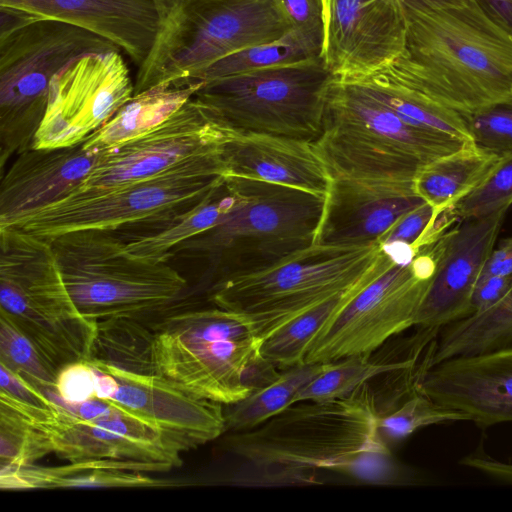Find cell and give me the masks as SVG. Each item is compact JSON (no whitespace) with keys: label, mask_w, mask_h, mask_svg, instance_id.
Here are the masks:
<instances>
[{"label":"cell","mask_w":512,"mask_h":512,"mask_svg":"<svg viewBox=\"0 0 512 512\" xmlns=\"http://www.w3.org/2000/svg\"><path fill=\"white\" fill-rule=\"evenodd\" d=\"M419 391L486 429L512 422V345L432 366Z\"/></svg>","instance_id":"cell-21"},{"label":"cell","mask_w":512,"mask_h":512,"mask_svg":"<svg viewBox=\"0 0 512 512\" xmlns=\"http://www.w3.org/2000/svg\"><path fill=\"white\" fill-rule=\"evenodd\" d=\"M53 452L48 436L12 409L0 405V465L25 466Z\"/></svg>","instance_id":"cell-36"},{"label":"cell","mask_w":512,"mask_h":512,"mask_svg":"<svg viewBox=\"0 0 512 512\" xmlns=\"http://www.w3.org/2000/svg\"><path fill=\"white\" fill-rule=\"evenodd\" d=\"M327 362H303L284 369L268 384L232 404L225 413L226 429L234 432L254 428L295 403L300 390L320 374Z\"/></svg>","instance_id":"cell-32"},{"label":"cell","mask_w":512,"mask_h":512,"mask_svg":"<svg viewBox=\"0 0 512 512\" xmlns=\"http://www.w3.org/2000/svg\"><path fill=\"white\" fill-rule=\"evenodd\" d=\"M348 82L361 86L413 126L473 142L465 115L432 101L380 72Z\"/></svg>","instance_id":"cell-30"},{"label":"cell","mask_w":512,"mask_h":512,"mask_svg":"<svg viewBox=\"0 0 512 512\" xmlns=\"http://www.w3.org/2000/svg\"><path fill=\"white\" fill-rule=\"evenodd\" d=\"M237 200L228 177L199 203L181 213L156 232L135 236L125 242L123 253L145 263L167 262L174 249L218 225Z\"/></svg>","instance_id":"cell-28"},{"label":"cell","mask_w":512,"mask_h":512,"mask_svg":"<svg viewBox=\"0 0 512 512\" xmlns=\"http://www.w3.org/2000/svg\"><path fill=\"white\" fill-rule=\"evenodd\" d=\"M488 474L497 483L512 485V463L494 458L488 465Z\"/></svg>","instance_id":"cell-45"},{"label":"cell","mask_w":512,"mask_h":512,"mask_svg":"<svg viewBox=\"0 0 512 512\" xmlns=\"http://www.w3.org/2000/svg\"><path fill=\"white\" fill-rule=\"evenodd\" d=\"M436 269L434 243L410 260H396L366 284L313 342L307 362L371 355L390 337L414 326Z\"/></svg>","instance_id":"cell-13"},{"label":"cell","mask_w":512,"mask_h":512,"mask_svg":"<svg viewBox=\"0 0 512 512\" xmlns=\"http://www.w3.org/2000/svg\"><path fill=\"white\" fill-rule=\"evenodd\" d=\"M0 364L41 391H53L58 369L8 317L0 313Z\"/></svg>","instance_id":"cell-34"},{"label":"cell","mask_w":512,"mask_h":512,"mask_svg":"<svg viewBox=\"0 0 512 512\" xmlns=\"http://www.w3.org/2000/svg\"><path fill=\"white\" fill-rule=\"evenodd\" d=\"M119 49L76 25L32 21L0 36V166L32 147L45 115L49 86L68 62L88 52Z\"/></svg>","instance_id":"cell-12"},{"label":"cell","mask_w":512,"mask_h":512,"mask_svg":"<svg viewBox=\"0 0 512 512\" xmlns=\"http://www.w3.org/2000/svg\"><path fill=\"white\" fill-rule=\"evenodd\" d=\"M468 1H479V0H468Z\"/></svg>","instance_id":"cell-47"},{"label":"cell","mask_w":512,"mask_h":512,"mask_svg":"<svg viewBox=\"0 0 512 512\" xmlns=\"http://www.w3.org/2000/svg\"><path fill=\"white\" fill-rule=\"evenodd\" d=\"M0 5L93 32L114 43L138 66L148 56L160 24L152 0H0Z\"/></svg>","instance_id":"cell-23"},{"label":"cell","mask_w":512,"mask_h":512,"mask_svg":"<svg viewBox=\"0 0 512 512\" xmlns=\"http://www.w3.org/2000/svg\"><path fill=\"white\" fill-rule=\"evenodd\" d=\"M302 402L231 434L227 448L255 467L349 473L369 456L390 453L378 432L379 412L367 383L344 397Z\"/></svg>","instance_id":"cell-4"},{"label":"cell","mask_w":512,"mask_h":512,"mask_svg":"<svg viewBox=\"0 0 512 512\" xmlns=\"http://www.w3.org/2000/svg\"><path fill=\"white\" fill-rule=\"evenodd\" d=\"M44 393L57 404V413L35 427L48 436L59 457L69 462L112 459L171 468L182 464V451L163 433L113 402L93 398L68 403L52 391Z\"/></svg>","instance_id":"cell-16"},{"label":"cell","mask_w":512,"mask_h":512,"mask_svg":"<svg viewBox=\"0 0 512 512\" xmlns=\"http://www.w3.org/2000/svg\"><path fill=\"white\" fill-rule=\"evenodd\" d=\"M512 345V287L493 306L440 329L432 366Z\"/></svg>","instance_id":"cell-29"},{"label":"cell","mask_w":512,"mask_h":512,"mask_svg":"<svg viewBox=\"0 0 512 512\" xmlns=\"http://www.w3.org/2000/svg\"><path fill=\"white\" fill-rule=\"evenodd\" d=\"M134 90L120 49L77 56L50 82L45 115L32 148L82 143L115 115L134 95Z\"/></svg>","instance_id":"cell-15"},{"label":"cell","mask_w":512,"mask_h":512,"mask_svg":"<svg viewBox=\"0 0 512 512\" xmlns=\"http://www.w3.org/2000/svg\"><path fill=\"white\" fill-rule=\"evenodd\" d=\"M323 35L291 29L279 39L235 52L208 67L199 81L321 57Z\"/></svg>","instance_id":"cell-33"},{"label":"cell","mask_w":512,"mask_h":512,"mask_svg":"<svg viewBox=\"0 0 512 512\" xmlns=\"http://www.w3.org/2000/svg\"><path fill=\"white\" fill-rule=\"evenodd\" d=\"M291 29L277 0H180L160 21L134 94L166 81L198 80L215 62Z\"/></svg>","instance_id":"cell-6"},{"label":"cell","mask_w":512,"mask_h":512,"mask_svg":"<svg viewBox=\"0 0 512 512\" xmlns=\"http://www.w3.org/2000/svg\"><path fill=\"white\" fill-rule=\"evenodd\" d=\"M237 193L233 208L187 246L226 263L217 279L266 268L314 244L323 196L283 185L230 177ZM216 280V281H217Z\"/></svg>","instance_id":"cell-10"},{"label":"cell","mask_w":512,"mask_h":512,"mask_svg":"<svg viewBox=\"0 0 512 512\" xmlns=\"http://www.w3.org/2000/svg\"><path fill=\"white\" fill-rule=\"evenodd\" d=\"M423 202L413 181L331 179L314 244H378L397 220Z\"/></svg>","instance_id":"cell-20"},{"label":"cell","mask_w":512,"mask_h":512,"mask_svg":"<svg viewBox=\"0 0 512 512\" xmlns=\"http://www.w3.org/2000/svg\"><path fill=\"white\" fill-rule=\"evenodd\" d=\"M161 463L112 459L70 462L63 466H2V490L45 488H142L168 485L141 472L167 471Z\"/></svg>","instance_id":"cell-25"},{"label":"cell","mask_w":512,"mask_h":512,"mask_svg":"<svg viewBox=\"0 0 512 512\" xmlns=\"http://www.w3.org/2000/svg\"><path fill=\"white\" fill-rule=\"evenodd\" d=\"M321 57L337 79L353 81L396 62L406 52L401 0H322Z\"/></svg>","instance_id":"cell-17"},{"label":"cell","mask_w":512,"mask_h":512,"mask_svg":"<svg viewBox=\"0 0 512 512\" xmlns=\"http://www.w3.org/2000/svg\"><path fill=\"white\" fill-rule=\"evenodd\" d=\"M508 274H512V236L493 248L479 278Z\"/></svg>","instance_id":"cell-43"},{"label":"cell","mask_w":512,"mask_h":512,"mask_svg":"<svg viewBox=\"0 0 512 512\" xmlns=\"http://www.w3.org/2000/svg\"><path fill=\"white\" fill-rule=\"evenodd\" d=\"M150 328L161 374L197 398L232 405L279 374L261 357L262 339L239 313L217 306L183 310Z\"/></svg>","instance_id":"cell-3"},{"label":"cell","mask_w":512,"mask_h":512,"mask_svg":"<svg viewBox=\"0 0 512 512\" xmlns=\"http://www.w3.org/2000/svg\"><path fill=\"white\" fill-rule=\"evenodd\" d=\"M229 133L191 98L155 129L103 151L75 190L109 188L150 178L190 158L219 150Z\"/></svg>","instance_id":"cell-18"},{"label":"cell","mask_w":512,"mask_h":512,"mask_svg":"<svg viewBox=\"0 0 512 512\" xmlns=\"http://www.w3.org/2000/svg\"><path fill=\"white\" fill-rule=\"evenodd\" d=\"M512 205V151L504 153L488 176L451 210L457 220L490 215Z\"/></svg>","instance_id":"cell-37"},{"label":"cell","mask_w":512,"mask_h":512,"mask_svg":"<svg viewBox=\"0 0 512 512\" xmlns=\"http://www.w3.org/2000/svg\"><path fill=\"white\" fill-rule=\"evenodd\" d=\"M226 175L221 147L140 181L74 190L16 227L48 241L75 231H113L146 222L163 227L204 199Z\"/></svg>","instance_id":"cell-7"},{"label":"cell","mask_w":512,"mask_h":512,"mask_svg":"<svg viewBox=\"0 0 512 512\" xmlns=\"http://www.w3.org/2000/svg\"><path fill=\"white\" fill-rule=\"evenodd\" d=\"M508 209L463 220L435 243L436 269L414 326L442 328L471 314V298Z\"/></svg>","instance_id":"cell-19"},{"label":"cell","mask_w":512,"mask_h":512,"mask_svg":"<svg viewBox=\"0 0 512 512\" xmlns=\"http://www.w3.org/2000/svg\"><path fill=\"white\" fill-rule=\"evenodd\" d=\"M108 360L91 364L117 382L115 393L107 400L158 429L182 452L227 430L223 404L190 395L161 374L152 333L122 344Z\"/></svg>","instance_id":"cell-14"},{"label":"cell","mask_w":512,"mask_h":512,"mask_svg":"<svg viewBox=\"0 0 512 512\" xmlns=\"http://www.w3.org/2000/svg\"><path fill=\"white\" fill-rule=\"evenodd\" d=\"M0 405L6 406L32 425L52 420L57 404L43 391L0 364Z\"/></svg>","instance_id":"cell-38"},{"label":"cell","mask_w":512,"mask_h":512,"mask_svg":"<svg viewBox=\"0 0 512 512\" xmlns=\"http://www.w3.org/2000/svg\"><path fill=\"white\" fill-rule=\"evenodd\" d=\"M159 14L160 21L176 6L180 0H152Z\"/></svg>","instance_id":"cell-46"},{"label":"cell","mask_w":512,"mask_h":512,"mask_svg":"<svg viewBox=\"0 0 512 512\" xmlns=\"http://www.w3.org/2000/svg\"><path fill=\"white\" fill-rule=\"evenodd\" d=\"M334 78L318 57L206 81L192 98L227 132L313 144Z\"/></svg>","instance_id":"cell-9"},{"label":"cell","mask_w":512,"mask_h":512,"mask_svg":"<svg viewBox=\"0 0 512 512\" xmlns=\"http://www.w3.org/2000/svg\"><path fill=\"white\" fill-rule=\"evenodd\" d=\"M293 29L323 35L322 0H277Z\"/></svg>","instance_id":"cell-41"},{"label":"cell","mask_w":512,"mask_h":512,"mask_svg":"<svg viewBox=\"0 0 512 512\" xmlns=\"http://www.w3.org/2000/svg\"><path fill=\"white\" fill-rule=\"evenodd\" d=\"M53 393L68 403H81L96 398L95 368L86 361L63 366L58 372Z\"/></svg>","instance_id":"cell-40"},{"label":"cell","mask_w":512,"mask_h":512,"mask_svg":"<svg viewBox=\"0 0 512 512\" xmlns=\"http://www.w3.org/2000/svg\"><path fill=\"white\" fill-rule=\"evenodd\" d=\"M203 83L178 79L134 94L107 123L82 142L83 146L103 152L150 132L186 104Z\"/></svg>","instance_id":"cell-26"},{"label":"cell","mask_w":512,"mask_h":512,"mask_svg":"<svg viewBox=\"0 0 512 512\" xmlns=\"http://www.w3.org/2000/svg\"><path fill=\"white\" fill-rule=\"evenodd\" d=\"M473 142L489 151H512V102L465 115Z\"/></svg>","instance_id":"cell-39"},{"label":"cell","mask_w":512,"mask_h":512,"mask_svg":"<svg viewBox=\"0 0 512 512\" xmlns=\"http://www.w3.org/2000/svg\"><path fill=\"white\" fill-rule=\"evenodd\" d=\"M226 177H239L323 196L331 177L313 144L265 134L229 133L222 144Z\"/></svg>","instance_id":"cell-24"},{"label":"cell","mask_w":512,"mask_h":512,"mask_svg":"<svg viewBox=\"0 0 512 512\" xmlns=\"http://www.w3.org/2000/svg\"><path fill=\"white\" fill-rule=\"evenodd\" d=\"M49 242L74 304L95 323L159 311L187 286L167 262L145 263L126 256L125 242L112 231H75Z\"/></svg>","instance_id":"cell-11"},{"label":"cell","mask_w":512,"mask_h":512,"mask_svg":"<svg viewBox=\"0 0 512 512\" xmlns=\"http://www.w3.org/2000/svg\"><path fill=\"white\" fill-rule=\"evenodd\" d=\"M401 3L406 52L378 72L463 115L512 102V32L480 1Z\"/></svg>","instance_id":"cell-1"},{"label":"cell","mask_w":512,"mask_h":512,"mask_svg":"<svg viewBox=\"0 0 512 512\" xmlns=\"http://www.w3.org/2000/svg\"><path fill=\"white\" fill-rule=\"evenodd\" d=\"M0 313L58 369L88 361L97 323L74 304L51 242L16 226L0 228Z\"/></svg>","instance_id":"cell-8"},{"label":"cell","mask_w":512,"mask_h":512,"mask_svg":"<svg viewBox=\"0 0 512 512\" xmlns=\"http://www.w3.org/2000/svg\"><path fill=\"white\" fill-rule=\"evenodd\" d=\"M379 273L302 312L264 338L260 346L261 357L275 367L284 369L305 362L313 342L322 330Z\"/></svg>","instance_id":"cell-31"},{"label":"cell","mask_w":512,"mask_h":512,"mask_svg":"<svg viewBox=\"0 0 512 512\" xmlns=\"http://www.w3.org/2000/svg\"><path fill=\"white\" fill-rule=\"evenodd\" d=\"M487 12L512 32V0H479Z\"/></svg>","instance_id":"cell-44"},{"label":"cell","mask_w":512,"mask_h":512,"mask_svg":"<svg viewBox=\"0 0 512 512\" xmlns=\"http://www.w3.org/2000/svg\"><path fill=\"white\" fill-rule=\"evenodd\" d=\"M467 143L413 126L358 84L334 78L313 147L331 179L412 182L422 166Z\"/></svg>","instance_id":"cell-2"},{"label":"cell","mask_w":512,"mask_h":512,"mask_svg":"<svg viewBox=\"0 0 512 512\" xmlns=\"http://www.w3.org/2000/svg\"><path fill=\"white\" fill-rule=\"evenodd\" d=\"M501 155L467 143L422 166L413 180L414 191L436 212L452 210L488 176Z\"/></svg>","instance_id":"cell-27"},{"label":"cell","mask_w":512,"mask_h":512,"mask_svg":"<svg viewBox=\"0 0 512 512\" xmlns=\"http://www.w3.org/2000/svg\"><path fill=\"white\" fill-rule=\"evenodd\" d=\"M103 152L83 143L29 148L1 176L0 228L18 226L40 209L69 195L90 174Z\"/></svg>","instance_id":"cell-22"},{"label":"cell","mask_w":512,"mask_h":512,"mask_svg":"<svg viewBox=\"0 0 512 512\" xmlns=\"http://www.w3.org/2000/svg\"><path fill=\"white\" fill-rule=\"evenodd\" d=\"M457 421H469V417L437 403L418 389L391 412L384 416L379 414L377 425L379 435L386 443V440L401 441L426 426Z\"/></svg>","instance_id":"cell-35"},{"label":"cell","mask_w":512,"mask_h":512,"mask_svg":"<svg viewBox=\"0 0 512 512\" xmlns=\"http://www.w3.org/2000/svg\"><path fill=\"white\" fill-rule=\"evenodd\" d=\"M512 287V274L478 279L471 298V314L482 312L497 303Z\"/></svg>","instance_id":"cell-42"},{"label":"cell","mask_w":512,"mask_h":512,"mask_svg":"<svg viewBox=\"0 0 512 512\" xmlns=\"http://www.w3.org/2000/svg\"><path fill=\"white\" fill-rule=\"evenodd\" d=\"M396 260L379 243L312 244L261 270L215 281L208 297L215 306L247 317L263 340L297 315L357 286Z\"/></svg>","instance_id":"cell-5"}]
</instances>
